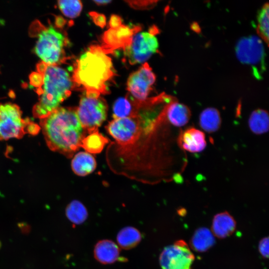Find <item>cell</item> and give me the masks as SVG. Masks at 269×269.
I'll list each match as a JSON object with an SVG mask.
<instances>
[{
  "label": "cell",
  "instance_id": "7",
  "mask_svg": "<svg viewBox=\"0 0 269 269\" xmlns=\"http://www.w3.org/2000/svg\"><path fill=\"white\" fill-rule=\"evenodd\" d=\"M238 59L251 66L257 78L261 77L265 69V51L262 40L251 35L241 38L236 45Z\"/></svg>",
  "mask_w": 269,
  "mask_h": 269
},
{
  "label": "cell",
  "instance_id": "24",
  "mask_svg": "<svg viewBox=\"0 0 269 269\" xmlns=\"http://www.w3.org/2000/svg\"><path fill=\"white\" fill-rule=\"evenodd\" d=\"M66 215L72 223L78 225L83 223L87 219L88 212L81 202L75 200L67 206Z\"/></svg>",
  "mask_w": 269,
  "mask_h": 269
},
{
  "label": "cell",
  "instance_id": "2",
  "mask_svg": "<svg viewBox=\"0 0 269 269\" xmlns=\"http://www.w3.org/2000/svg\"><path fill=\"white\" fill-rule=\"evenodd\" d=\"M101 46L91 45L75 64L73 84L86 94L100 95L108 92L107 84L115 76L112 60Z\"/></svg>",
  "mask_w": 269,
  "mask_h": 269
},
{
  "label": "cell",
  "instance_id": "18",
  "mask_svg": "<svg viewBox=\"0 0 269 269\" xmlns=\"http://www.w3.org/2000/svg\"><path fill=\"white\" fill-rule=\"evenodd\" d=\"M201 128L206 132L212 133L217 131L221 124L219 112L214 108H207L202 111L199 118Z\"/></svg>",
  "mask_w": 269,
  "mask_h": 269
},
{
  "label": "cell",
  "instance_id": "4",
  "mask_svg": "<svg viewBox=\"0 0 269 269\" xmlns=\"http://www.w3.org/2000/svg\"><path fill=\"white\" fill-rule=\"evenodd\" d=\"M33 29L37 37L34 52L42 62L50 65H58L65 59L66 37L53 25L45 26L39 21L34 22Z\"/></svg>",
  "mask_w": 269,
  "mask_h": 269
},
{
  "label": "cell",
  "instance_id": "25",
  "mask_svg": "<svg viewBox=\"0 0 269 269\" xmlns=\"http://www.w3.org/2000/svg\"><path fill=\"white\" fill-rule=\"evenodd\" d=\"M269 3H266L262 7L257 16V32L260 38L269 44Z\"/></svg>",
  "mask_w": 269,
  "mask_h": 269
},
{
  "label": "cell",
  "instance_id": "8",
  "mask_svg": "<svg viewBox=\"0 0 269 269\" xmlns=\"http://www.w3.org/2000/svg\"><path fill=\"white\" fill-rule=\"evenodd\" d=\"M158 43L153 32H141L133 36L124 54L130 64L142 63L157 51Z\"/></svg>",
  "mask_w": 269,
  "mask_h": 269
},
{
  "label": "cell",
  "instance_id": "11",
  "mask_svg": "<svg viewBox=\"0 0 269 269\" xmlns=\"http://www.w3.org/2000/svg\"><path fill=\"white\" fill-rule=\"evenodd\" d=\"M155 75L149 65L145 63L132 73L127 81V89L134 99L141 102L147 99Z\"/></svg>",
  "mask_w": 269,
  "mask_h": 269
},
{
  "label": "cell",
  "instance_id": "3",
  "mask_svg": "<svg viewBox=\"0 0 269 269\" xmlns=\"http://www.w3.org/2000/svg\"><path fill=\"white\" fill-rule=\"evenodd\" d=\"M37 71L42 74L41 87L36 90L38 102L32 110L33 116L40 120L49 116L71 94L73 87L69 73L58 65H47L43 62L37 65Z\"/></svg>",
  "mask_w": 269,
  "mask_h": 269
},
{
  "label": "cell",
  "instance_id": "6",
  "mask_svg": "<svg viewBox=\"0 0 269 269\" xmlns=\"http://www.w3.org/2000/svg\"><path fill=\"white\" fill-rule=\"evenodd\" d=\"M76 112L85 132L90 134L98 131V128L106 120L108 105L100 95L85 93L80 99Z\"/></svg>",
  "mask_w": 269,
  "mask_h": 269
},
{
  "label": "cell",
  "instance_id": "10",
  "mask_svg": "<svg viewBox=\"0 0 269 269\" xmlns=\"http://www.w3.org/2000/svg\"><path fill=\"white\" fill-rule=\"evenodd\" d=\"M194 256L183 240L165 247L159 256L162 269H191Z\"/></svg>",
  "mask_w": 269,
  "mask_h": 269
},
{
  "label": "cell",
  "instance_id": "26",
  "mask_svg": "<svg viewBox=\"0 0 269 269\" xmlns=\"http://www.w3.org/2000/svg\"><path fill=\"white\" fill-rule=\"evenodd\" d=\"M58 6L65 16L71 18L78 16L82 9V2L78 0H59Z\"/></svg>",
  "mask_w": 269,
  "mask_h": 269
},
{
  "label": "cell",
  "instance_id": "31",
  "mask_svg": "<svg viewBox=\"0 0 269 269\" xmlns=\"http://www.w3.org/2000/svg\"><path fill=\"white\" fill-rule=\"evenodd\" d=\"M122 21L120 17L117 15H113L111 17L110 25L111 28H116L121 25Z\"/></svg>",
  "mask_w": 269,
  "mask_h": 269
},
{
  "label": "cell",
  "instance_id": "33",
  "mask_svg": "<svg viewBox=\"0 0 269 269\" xmlns=\"http://www.w3.org/2000/svg\"><path fill=\"white\" fill-rule=\"evenodd\" d=\"M1 242H0V247H1Z\"/></svg>",
  "mask_w": 269,
  "mask_h": 269
},
{
  "label": "cell",
  "instance_id": "13",
  "mask_svg": "<svg viewBox=\"0 0 269 269\" xmlns=\"http://www.w3.org/2000/svg\"><path fill=\"white\" fill-rule=\"evenodd\" d=\"M178 143L182 149L191 153L203 151L207 144L204 133L195 128H190L181 133Z\"/></svg>",
  "mask_w": 269,
  "mask_h": 269
},
{
  "label": "cell",
  "instance_id": "28",
  "mask_svg": "<svg viewBox=\"0 0 269 269\" xmlns=\"http://www.w3.org/2000/svg\"><path fill=\"white\" fill-rule=\"evenodd\" d=\"M30 84L36 88V90L39 89L43 82L42 74L36 71L32 73L29 76Z\"/></svg>",
  "mask_w": 269,
  "mask_h": 269
},
{
  "label": "cell",
  "instance_id": "21",
  "mask_svg": "<svg viewBox=\"0 0 269 269\" xmlns=\"http://www.w3.org/2000/svg\"><path fill=\"white\" fill-rule=\"evenodd\" d=\"M114 119L135 117L137 109L134 100L130 97H120L117 99L113 107Z\"/></svg>",
  "mask_w": 269,
  "mask_h": 269
},
{
  "label": "cell",
  "instance_id": "29",
  "mask_svg": "<svg viewBox=\"0 0 269 269\" xmlns=\"http://www.w3.org/2000/svg\"><path fill=\"white\" fill-rule=\"evenodd\" d=\"M259 251L262 256L264 258L269 257V238L266 237L263 238L259 242Z\"/></svg>",
  "mask_w": 269,
  "mask_h": 269
},
{
  "label": "cell",
  "instance_id": "16",
  "mask_svg": "<svg viewBox=\"0 0 269 269\" xmlns=\"http://www.w3.org/2000/svg\"><path fill=\"white\" fill-rule=\"evenodd\" d=\"M236 226L235 219L228 212L219 213L213 218L211 227L212 234L218 238H225L234 232Z\"/></svg>",
  "mask_w": 269,
  "mask_h": 269
},
{
  "label": "cell",
  "instance_id": "23",
  "mask_svg": "<svg viewBox=\"0 0 269 269\" xmlns=\"http://www.w3.org/2000/svg\"><path fill=\"white\" fill-rule=\"evenodd\" d=\"M108 142V138L96 131L84 137L82 140L81 147L88 152L98 153L102 151Z\"/></svg>",
  "mask_w": 269,
  "mask_h": 269
},
{
  "label": "cell",
  "instance_id": "5",
  "mask_svg": "<svg viewBox=\"0 0 269 269\" xmlns=\"http://www.w3.org/2000/svg\"><path fill=\"white\" fill-rule=\"evenodd\" d=\"M40 127L29 119L22 117V112L16 104H0V139L21 138L25 134H37Z\"/></svg>",
  "mask_w": 269,
  "mask_h": 269
},
{
  "label": "cell",
  "instance_id": "17",
  "mask_svg": "<svg viewBox=\"0 0 269 269\" xmlns=\"http://www.w3.org/2000/svg\"><path fill=\"white\" fill-rule=\"evenodd\" d=\"M96 161L94 156L87 152H79L73 157L71 167L74 172L79 176H86L96 168Z\"/></svg>",
  "mask_w": 269,
  "mask_h": 269
},
{
  "label": "cell",
  "instance_id": "27",
  "mask_svg": "<svg viewBox=\"0 0 269 269\" xmlns=\"http://www.w3.org/2000/svg\"><path fill=\"white\" fill-rule=\"evenodd\" d=\"M131 7L136 9H146L152 7L157 2L150 0H134L127 1Z\"/></svg>",
  "mask_w": 269,
  "mask_h": 269
},
{
  "label": "cell",
  "instance_id": "1",
  "mask_svg": "<svg viewBox=\"0 0 269 269\" xmlns=\"http://www.w3.org/2000/svg\"><path fill=\"white\" fill-rule=\"evenodd\" d=\"M40 125L49 148L70 157L80 147L85 137L76 108L59 107Z\"/></svg>",
  "mask_w": 269,
  "mask_h": 269
},
{
  "label": "cell",
  "instance_id": "9",
  "mask_svg": "<svg viewBox=\"0 0 269 269\" xmlns=\"http://www.w3.org/2000/svg\"><path fill=\"white\" fill-rule=\"evenodd\" d=\"M106 129L118 143L127 145L134 143L138 139L142 128L139 118L136 116L114 119Z\"/></svg>",
  "mask_w": 269,
  "mask_h": 269
},
{
  "label": "cell",
  "instance_id": "32",
  "mask_svg": "<svg viewBox=\"0 0 269 269\" xmlns=\"http://www.w3.org/2000/svg\"><path fill=\"white\" fill-rule=\"evenodd\" d=\"M94 2L99 5H106L111 2V0H94Z\"/></svg>",
  "mask_w": 269,
  "mask_h": 269
},
{
  "label": "cell",
  "instance_id": "12",
  "mask_svg": "<svg viewBox=\"0 0 269 269\" xmlns=\"http://www.w3.org/2000/svg\"><path fill=\"white\" fill-rule=\"evenodd\" d=\"M135 28L132 29L122 25L116 28H111L104 35L105 45L101 47L107 53L116 48L123 47L124 49L131 42Z\"/></svg>",
  "mask_w": 269,
  "mask_h": 269
},
{
  "label": "cell",
  "instance_id": "20",
  "mask_svg": "<svg viewBox=\"0 0 269 269\" xmlns=\"http://www.w3.org/2000/svg\"><path fill=\"white\" fill-rule=\"evenodd\" d=\"M248 124L250 130L256 134L268 132L269 129L268 113L260 109L254 111L250 115Z\"/></svg>",
  "mask_w": 269,
  "mask_h": 269
},
{
  "label": "cell",
  "instance_id": "15",
  "mask_svg": "<svg viewBox=\"0 0 269 269\" xmlns=\"http://www.w3.org/2000/svg\"><path fill=\"white\" fill-rule=\"evenodd\" d=\"M164 113L170 124L181 127L186 125L191 117V111L185 105L174 100L166 107Z\"/></svg>",
  "mask_w": 269,
  "mask_h": 269
},
{
  "label": "cell",
  "instance_id": "30",
  "mask_svg": "<svg viewBox=\"0 0 269 269\" xmlns=\"http://www.w3.org/2000/svg\"><path fill=\"white\" fill-rule=\"evenodd\" d=\"M90 15L96 24L102 27L105 26L106 18L104 15L95 12L90 13Z\"/></svg>",
  "mask_w": 269,
  "mask_h": 269
},
{
  "label": "cell",
  "instance_id": "22",
  "mask_svg": "<svg viewBox=\"0 0 269 269\" xmlns=\"http://www.w3.org/2000/svg\"><path fill=\"white\" fill-rule=\"evenodd\" d=\"M117 242L123 249L129 250L136 247L140 242L141 235L139 231L133 227H126L118 233Z\"/></svg>",
  "mask_w": 269,
  "mask_h": 269
},
{
  "label": "cell",
  "instance_id": "19",
  "mask_svg": "<svg viewBox=\"0 0 269 269\" xmlns=\"http://www.w3.org/2000/svg\"><path fill=\"white\" fill-rule=\"evenodd\" d=\"M215 243V238L212 233L207 228L198 229L194 233L190 244L195 251L203 252L209 250Z\"/></svg>",
  "mask_w": 269,
  "mask_h": 269
},
{
  "label": "cell",
  "instance_id": "14",
  "mask_svg": "<svg viewBox=\"0 0 269 269\" xmlns=\"http://www.w3.org/2000/svg\"><path fill=\"white\" fill-rule=\"evenodd\" d=\"M94 254L95 258L103 264H110L119 260H125L120 257V251L118 246L109 240L99 241L95 246Z\"/></svg>",
  "mask_w": 269,
  "mask_h": 269
}]
</instances>
